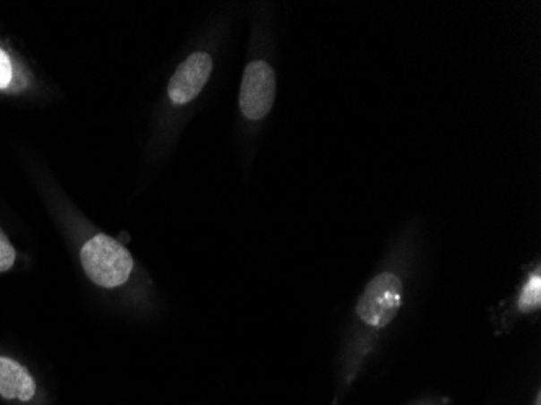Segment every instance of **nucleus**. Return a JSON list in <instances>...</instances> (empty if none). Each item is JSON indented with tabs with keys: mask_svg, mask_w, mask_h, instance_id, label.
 Wrapping results in <instances>:
<instances>
[{
	"mask_svg": "<svg viewBox=\"0 0 541 405\" xmlns=\"http://www.w3.org/2000/svg\"><path fill=\"white\" fill-rule=\"evenodd\" d=\"M82 264L88 278L106 289L119 288L133 271V260L127 248L104 234L93 237L83 246Z\"/></svg>",
	"mask_w": 541,
	"mask_h": 405,
	"instance_id": "obj_1",
	"label": "nucleus"
},
{
	"mask_svg": "<svg viewBox=\"0 0 541 405\" xmlns=\"http://www.w3.org/2000/svg\"><path fill=\"white\" fill-rule=\"evenodd\" d=\"M402 306V282L392 272H381L372 279L358 298L356 315L373 328H384L396 318Z\"/></svg>",
	"mask_w": 541,
	"mask_h": 405,
	"instance_id": "obj_2",
	"label": "nucleus"
},
{
	"mask_svg": "<svg viewBox=\"0 0 541 405\" xmlns=\"http://www.w3.org/2000/svg\"><path fill=\"white\" fill-rule=\"evenodd\" d=\"M276 93V76L270 64L254 60L248 64L240 86V109L248 120L268 116Z\"/></svg>",
	"mask_w": 541,
	"mask_h": 405,
	"instance_id": "obj_3",
	"label": "nucleus"
},
{
	"mask_svg": "<svg viewBox=\"0 0 541 405\" xmlns=\"http://www.w3.org/2000/svg\"><path fill=\"white\" fill-rule=\"evenodd\" d=\"M212 59L206 52L192 54L170 78L167 93L172 102L186 104L202 93L211 75Z\"/></svg>",
	"mask_w": 541,
	"mask_h": 405,
	"instance_id": "obj_4",
	"label": "nucleus"
},
{
	"mask_svg": "<svg viewBox=\"0 0 541 405\" xmlns=\"http://www.w3.org/2000/svg\"><path fill=\"white\" fill-rule=\"evenodd\" d=\"M36 392L31 375L20 363L0 357V396L5 399L30 401Z\"/></svg>",
	"mask_w": 541,
	"mask_h": 405,
	"instance_id": "obj_5",
	"label": "nucleus"
},
{
	"mask_svg": "<svg viewBox=\"0 0 541 405\" xmlns=\"http://www.w3.org/2000/svg\"><path fill=\"white\" fill-rule=\"evenodd\" d=\"M541 305V276L537 271L525 284L524 290L519 298V308L524 313L538 310Z\"/></svg>",
	"mask_w": 541,
	"mask_h": 405,
	"instance_id": "obj_6",
	"label": "nucleus"
},
{
	"mask_svg": "<svg viewBox=\"0 0 541 405\" xmlns=\"http://www.w3.org/2000/svg\"><path fill=\"white\" fill-rule=\"evenodd\" d=\"M15 263V250L10 246L9 238L0 230V272L9 271Z\"/></svg>",
	"mask_w": 541,
	"mask_h": 405,
	"instance_id": "obj_7",
	"label": "nucleus"
},
{
	"mask_svg": "<svg viewBox=\"0 0 541 405\" xmlns=\"http://www.w3.org/2000/svg\"><path fill=\"white\" fill-rule=\"evenodd\" d=\"M12 80V65L9 56L0 49V88H5Z\"/></svg>",
	"mask_w": 541,
	"mask_h": 405,
	"instance_id": "obj_8",
	"label": "nucleus"
},
{
	"mask_svg": "<svg viewBox=\"0 0 541 405\" xmlns=\"http://www.w3.org/2000/svg\"><path fill=\"white\" fill-rule=\"evenodd\" d=\"M541 404V397L538 396L537 397V405H540Z\"/></svg>",
	"mask_w": 541,
	"mask_h": 405,
	"instance_id": "obj_9",
	"label": "nucleus"
}]
</instances>
